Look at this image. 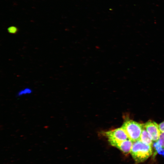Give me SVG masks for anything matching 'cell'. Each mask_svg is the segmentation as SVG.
<instances>
[{
	"label": "cell",
	"mask_w": 164,
	"mask_h": 164,
	"mask_svg": "<svg viewBox=\"0 0 164 164\" xmlns=\"http://www.w3.org/2000/svg\"><path fill=\"white\" fill-rule=\"evenodd\" d=\"M152 152L151 146L138 140L133 142L130 152L135 163H138L147 160L152 155Z\"/></svg>",
	"instance_id": "6da1fadb"
},
{
	"label": "cell",
	"mask_w": 164,
	"mask_h": 164,
	"mask_svg": "<svg viewBox=\"0 0 164 164\" xmlns=\"http://www.w3.org/2000/svg\"><path fill=\"white\" fill-rule=\"evenodd\" d=\"M121 127L125 131L128 138L134 142L139 140L144 124L129 120L125 121Z\"/></svg>",
	"instance_id": "7a4b0ae2"
},
{
	"label": "cell",
	"mask_w": 164,
	"mask_h": 164,
	"mask_svg": "<svg viewBox=\"0 0 164 164\" xmlns=\"http://www.w3.org/2000/svg\"><path fill=\"white\" fill-rule=\"evenodd\" d=\"M104 134L110 144L115 147L120 142L128 139L125 131L121 127L105 132Z\"/></svg>",
	"instance_id": "3957f363"
},
{
	"label": "cell",
	"mask_w": 164,
	"mask_h": 164,
	"mask_svg": "<svg viewBox=\"0 0 164 164\" xmlns=\"http://www.w3.org/2000/svg\"><path fill=\"white\" fill-rule=\"evenodd\" d=\"M144 125L153 142H157L161 133L159 125L155 121H150L144 124Z\"/></svg>",
	"instance_id": "277c9868"
},
{
	"label": "cell",
	"mask_w": 164,
	"mask_h": 164,
	"mask_svg": "<svg viewBox=\"0 0 164 164\" xmlns=\"http://www.w3.org/2000/svg\"><path fill=\"white\" fill-rule=\"evenodd\" d=\"M133 142L132 141L128 139L120 142L115 147L124 153H128L130 152Z\"/></svg>",
	"instance_id": "5b68a950"
},
{
	"label": "cell",
	"mask_w": 164,
	"mask_h": 164,
	"mask_svg": "<svg viewBox=\"0 0 164 164\" xmlns=\"http://www.w3.org/2000/svg\"><path fill=\"white\" fill-rule=\"evenodd\" d=\"M139 141L147 145L152 146L153 141L150 138L144 125L142 130Z\"/></svg>",
	"instance_id": "8992f818"
},
{
	"label": "cell",
	"mask_w": 164,
	"mask_h": 164,
	"mask_svg": "<svg viewBox=\"0 0 164 164\" xmlns=\"http://www.w3.org/2000/svg\"><path fill=\"white\" fill-rule=\"evenodd\" d=\"M32 92V90L29 88H26L20 91L17 94V96L19 97L24 95L30 94Z\"/></svg>",
	"instance_id": "52a82bcc"
},
{
	"label": "cell",
	"mask_w": 164,
	"mask_h": 164,
	"mask_svg": "<svg viewBox=\"0 0 164 164\" xmlns=\"http://www.w3.org/2000/svg\"><path fill=\"white\" fill-rule=\"evenodd\" d=\"M157 142L164 149V132H161L159 139Z\"/></svg>",
	"instance_id": "ba28073f"
},
{
	"label": "cell",
	"mask_w": 164,
	"mask_h": 164,
	"mask_svg": "<svg viewBox=\"0 0 164 164\" xmlns=\"http://www.w3.org/2000/svg\"><path fill=\"white\" fill-rule=\"evenodd\" d=\"M8 32L11 34H15L18 31V29L15 26H10L7 29Z\"/></svg>",
	"instance_id": "9c48e42d"
},
{
	"label": "cell",
	"mask_w": 164,
	"mask_h": 164,
	"mask_svg": "<svg viewBox=\"0 0 164 164\" xmlns=\"http://www.w3.org/2000/svg\"><path fill=\"white\" fill-rule=\"evenodd\" d=\"M159 127L161 132H164V121L159 125Z\"/></svg>",
	"instance_id": "30bf717a"
}]
</instances>
